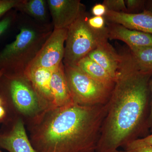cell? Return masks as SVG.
<instances>
[{"mask_svg": "<svg viewBox=\"0 0 152 152\" xmlns=\"http://www.w3.org/2000/svg\"><path fill=\"white\" fill-rule=\"evenodd\" d=\"M152 75L140 70L131 53L126 55L107 103L95 152H118L147 128Z\"/></svg>", "mask_w": 152, "mask_h": 152, "instance_id": "6da1fadb", "label": "cell"}, {"mask_svg": "<svg viewBox=\"0 0 152 152\" xmlns=\"http://www.w3.org/2000/svg\"><path fill=\"white\" fill-rule=\"evenodd\" d=\"M107 112V104L47 110L33 120L30 141L37 152H95Z\"/></svg>", "mask_w": 152, "mask_h": 152, "instance_id": "7a4b0ae2", "label": "cell"}, {"mask_svg": "<svg viewBox=\"0 0 152 152\" xmlns=\"http://www.w3.org/2000/svg\"><path fill=\"white\" fill-rule=\"evenodd\" d=\"M53 29L34 20L23 23L15 39L0 51V70L24 75Z\"/></svg>", "mask_w": 152, "mask_h": 152, "instance_id": "3957f363", "label": "cell"}, {"mask_svg": "<svg viewBox=\"0 0 152 152\" xmlns=\"http://www.w3.org/2000/svg\"><path fill=\"white\" fill-rule=\"evenodd\" d=\"M0 97L10 118L18 113L34 120L46 110L31 82L24 75L4 73L0 79Z\"/></svg>", "mask_w": 152, "mask_h": 152, "instance_id": "277c9868", "label": "cell"}, {"mask_svg": "<svg viewBox=\"0 0 152 152\" xmlns=\"http://www.w3.org/2000/svg\"><path fill=\"white\" fill-rule=\"evenodd\" d=\"M88 19L84 11L68 28L63 61L64 65L77 66L99 44L108 39L107 28L94 29L89 25Z\"/></svg>", "mask_w": 152, "mask_h": 152, "instance_id": "5b68a950", "label": "cell"}, {"mask_svg": "<svg viewBox=\"0 0 152 152\" xmlns=\"http://www.w3.org/2000/svg\"><path fill=\"white\" fill-rule=\"evenodd\" d=\"M64 66L66 79L75 103L83 106L107 103L113 89L91 77L77 66Z\"/></svg>", "mask_w": 152, "mask_h": 152, "instance_id": "8992f818", "label": "cell"}, {"mask_svg": "<svg viewBox=\"0 0 152 152\" xmlns=\"http://www.w3.org/2000/svg\"><path fill=\"white\" fill-rule=\"evenodd\" d=\"M67 29H53L26 71L39 68L53 70L58 68L64 59Z\"/></svg>", "mask_w": 152, "mask_h": 152, "instance_id": "52a82bcc", "label": "cell"}, {"mask_svg": "<svg viewBox=\"0 0 152 152\" xmlns=\"http://www.w3.org/2000/svg\"><path fill=\"white\" fill-rule=\"evenodd\" d=\"M0 130V148L9 152H37L28 137L21 118L14 117Z\"/></svg>", "mask_w": 152, "mask_h": 152, "instance_id": "ba28073f", "label": "cell"}, {"mask_svg": "<svg viewBox=\"0 0 152 152\" xmlns=\"http://www.w3.org/2000/svg\"><path fill=\"white\" fill-rule=\"evenodd\" d=\"M53 29H68L82 12L84 6L80 0H48Z\"/></svg>", "mask_w": 152, "mask_h": 152, "instance_id": "9c48e42d", "label": "cell"}, {"mask_svg": "<svg viewBox=\"0 0 152 152\" xmlns=\"http://www.w3.org/2000/svg\"><path fill=\"white\" fill-rule=\"evenodd\" d=\"M87 56L103 68L115 82L126 57V55L118 54L109 43L108 39L102 42Z\"/></svg>", "mask_w": 152, "mask_h": 152, "instance_id": "30bf717a", "label": "cell"}, {"mask_svg": "<svg viewBox=\"0 0 152 152\" xmlns=\"http://www.w3.org/2000/svg\"><path fill=\"white\" fill-rule=\"evenodd\" d=\"M106 18L113 23L124 26L129 29L152 34V13L145 10L136 14L118 12L107 10Z\"/></svg>", "mask_w": 152, "mask_h": 152, "instance_id": "8fae6325", "label": "cell"}, {"mask_svg": "<svg viewBox=\"0 0 152 152\" xmlns=\"http://www.w3.org/2000/svg\"><path fill=\"white\" fill-rule=\"evenodd\" d=\"M55 70L39 68L26 71L24 73L42 101L46 110L54 108L50 82Z\"/></svg>", "mask_w": 152, "mask_h": 152, "instance_id": "7c38bea8", "label": "cell"}, {"mask_svg": "<svg viewBox=\"0 0 152 152\" xmlns=\"http://www.w3.org/2000/svg\"><path fill=\"white\" fill-rule=\"evenodd\" d=\"M108 39L123 41L130 48L152 47V34L130 30L124 26L113 23L107 28Z\"/></svg>", "mask_w": 152, "mask_h": 152, "instance_id": "4fadbf2b", "label": "cell"}, {"mask_svg": "<svg viewBox=\"0 0 152 152\" xmlns=\"http://www.w3.org/2000/svg\"><path fill=\"white\" fill-rule=\"evenodd\" d=\"M50 85L54 108L74 103L66 79L63 62L53 72Z\"/></svg>", "mask_w": 152, "mask_h": 152, "instance_id": "5bb4252c", "label": "cell"}, {"mask_svg": "<svg viewBox=\"0 0 152 152\" xmlns=\"http://www.w3.org/2000/svg\"><path fill=\"white\" fill-rule=\"evenodd\" d=\"M88 75L113 89L115 81L103 68L88 56L81 60L77 66Z\"/></svg>", "mask_w": 152, "mask_h": 152, "instance_id": "9a60e30c", "label": "cell"}, {"mask_svg": "<svg viewBox=\"0 0 152 152\" xmlns=\"http://www.w3.org/2000/svg\"><path fill=\"white\" fill-rule=\"evenodd\" d=\"M47 4L45 0H22L16 9L32 17L39 23L46 24Z\"/></svg>", "mask_w": 152, "mask_h": 152, "instance_id": "2e32d148", "label": "cell"}, {"mask_svg": "<svg viewBox=\"0 0 152 152\" xmlns=\"http://www.w3.org/2000/svg\"><path fill=\"white\" fill-rule=\"evenodd\" d=\"M130 49L131 55L140 70L152 74V47Z\"/></svg>", "mask_w": 152, "mask_h": 152, "instance_id": "e0dca14e", "label": "cell"}, {"mask_svg": "<svg viewBox=\"0 0 152 152\" xmlns=\"http://www.w3.org/2000/svg\"><path fill=\"white\" fill-rule=\"evenodd\" d=\"M152 134L142 138H138L130 142L125 145V151H130L145 146H152Z\"/></svg>", "mask_w": 152, "mask_h": 152, "instance_id": "ac0fdd59", "label": "cell"}, {"mask_svg": "<svg viewBox=\"0 0 152 152\" xmlns=\"http://www.w3.org/2000/svg\"><path fill=\"white\" fill-rule=\"evenodd\" d=\"M103 4L108 10L118 12L127 13L126 2L124 0H105Z\"/></svg>", "mask_w": 152, "mask_h": 152, "instance_id": "d6986e66", "label": "cell"}, {"mask_svg": "<svg viewBox=\"0 0 152 152\" xmlns=\"http://www.w3.org/2000/svg\"><path fill=\"white\" fill-rule=\"evenodd\" d=\"M22 0H0V18L12 9H16Z\"/></svg>", "mask_w": 152, "mask_h": 152, "instance_id": "ffe728a7", "label": "cell"}, {"mask_svg": "<svg viewBox=\"0 0 152 152\" xmlns=\"http://www.w3.org/2000/svg\"><path fill=\"white\" fill-rule=\"evenodd\" d=\"M14 14H9L0 20V37L3 35L10 29L15 20Z\"/></svg>", "mask_w": 152, "mask_h": 152, "instance_id": "44dd1931", "label": "cell"}, {"mask_svg": "<svg viewBox=\"0 0 152 152\" xmlns=\"http://www.w3.org/2000/svg\"><path fill=\"white\" fill-rule=\"evenodd\" d=\"M145 1L126 0L125 1L128 13L134 14V12L140 10L145 6Z\"/></svg>", "mask_w": 152, "mask_h": 152, "instance_id": "7402d4cb", "label": "cell"}, {"mask_svg": "<svg viewBox=\"0 0 152 152\" xmlns=\"http://www.w3.org/2000/svg\"><path fill=\"white\" fill-rule=\"evenodd\" d=\"M88 23L91 28L96 30H102L106 28L105 21L104 17L94 16L88 19Z\"/></svg>", "mask_w": 152, "mask_h": 152, "instance_id": "603a6c76", "label": "cell"}, {"mask_svg": "<svg viewBox=\"0 0 152 152\" xmlns=\"http://www.w3.org/2000/svg\"><path fill=\"white\" fill-rule=\"evenodd\" d=\"M107 11V8L103 4L95 5L91 10L92 13L94 16L103 17L105 15Z\"/></svg>", "mask_w": 152, "mask_h": 152, "instance_id": "cb8c5ba5", "label": "cell"}, {"mask_svg": "<svg viewBox=\"0 0 152 152\" xmlns=\"http://www.w3.org/2000/svg\"><path fill=\"white\" fill-rule=\"evenodd\" d=\"M150 93L151 94V108L149 113L147 119L146 126L147 128L152 129V75L150 79Z\"/></svg>", "mask_w": 152, "mask_h": 152, "instance_id": "d4e9b609", "label": "cell"}, {"mask_svg": "<svg viewBox=\"0 0 152 152\" xmlns=\"http://www.w3.org/2000/svg\"><path fill=\"white\" fill-rule=\"evenodd\" d=\"M9 119L7 110L4 105L0 107V123L6 122Z\"/></svg>", "mask_w": 152, "mask_h": 152, "instance_id": "484cf974", "label": "cell"}, {"mask_svg": "<svg viewBox=\"0 0 152 152\" xmlns=\"http://www.w3.org/2000/svg\"><path fill=\"white\" fill-rule=\"evenodd\" d=\"M128 152H152V146H145L126 151Z\"/></svg>", "mask_w": 152, "mask_h": 152, "instance_id": "4316f807", "label": "cell"}, {"mask_svg": "<svg viewBox=\"0 0 152 152\" xmlns=\"http://www.w3.org/2000/svg\"><path fill=\"white\" fill-rule=\"evenodd\" d=\"M148 1L147 2L146 1V3H147V9H145V10L150 11V12L152 13V1Z\"/></svg>", "mask_w": 152, "mask_h": 152, "instance_id": "83f0119b", "label": "cell"}, {"mask_svg": "<svg viewBox=\"0 0 152 152\" xmlns=\"http://www.w3.org/2000/svg\"><path fill=\"white\" fill-rule=\"evenodd\" d=\"M5 71L4 70H0V79H1V77H2Z\"/></svg>", "mask_w": 152, "mask_h": 152, "instance_id": "f1b7e54d", "label": "cell"}, {"mask_svg": "<svg viewBox=\"0 0 152 152\" xmlns=\"http://www.w3.org/2000/svg\"><path fill=\"white\" fill-rule=\"evenodd\" d=\"M4 105V103L3 102L2 99L0 97V107L1 106Z\"/></svg>", "mask_w": 152, "mask_h": 152, "instance_id": "f546056e", "label": "cell"}, {"mask_svg": "<svg viewBox=\"0 0 152 152\" xmlns=\"http://www.w3.org/2000/svg\"><path fill=\"white\" fill-rule=\"evenodd\" d=\"M118 152H128L126 151H118Z\"/></svg>", "mask_w": 152, "mask_h": 152, "instance_id": "4dcf8cb0", "label": "cell"}, {"mask_svg": "<svg viewBox=\"0 0 152 152\" xmlns=\"http://www.w3.org/2000/svg\"><path fill=\"white\" fill-rule=\"evenodd\" d=\"M0 152H3L2 151H1V150H0Z\"/></svg>", "mask_w": 152, "mask_h": 152, "instance_id": "1f68e13d", "label": "cell"}, {"mask_svg": "<svg viewBox=\"0 0 152 152\" xmlns=\"http://www.w3.org/2000/svg\"></svg>", "mask_w": 152, "mask_h": 152, "instance_id": "d6a6232c", "label": "cell"}]
</instances>
